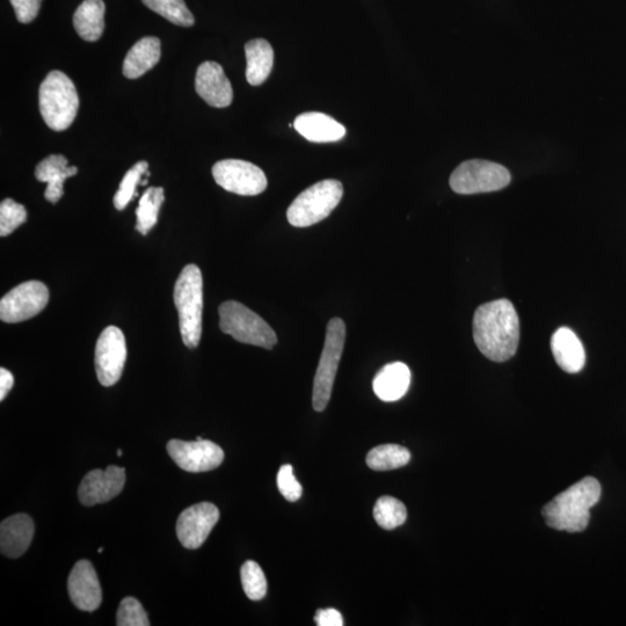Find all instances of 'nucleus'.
Returning a JSON list of instances; mask_svg holds the SVG:
<instances>
[{"instance_id": "nucleus-1", "label": "nucleus", "mask_w": 626, "mask_h": 626, "mask_svg": "<svg viewBox=\"0 0 626 626\" xmlns=\"http://www.w3.org/2000/svg\"><path fill=\"white\" fill-rule=\"evenodd\" d=\"M473 338L487 359L511 360L520 342V320L513 303L498 300L480 305L473 317Z\"/></svg>"}, {"instance_id": "nucleus-2", "label": "nucleus", "mask_w": 626, "mask_h": 626, "mask_svg": "<svg viewBox=\"0 0 626 626\" xmlns=\"http://www.w3.org/2000/svg\"><path fill=\"white\" fill-rule=\"evenodd\" d=\"M601 498V485L593 477L581 479L543 508L548 526L567 533H581L588 527L591 508Z\"/></svg>"}, {"instance_id": "nucleus-3", "label": "nucleus", "mask_w": 626, "mask_h": 626, "mask_svg": "<svg viewBox=\"0 0 626 626\" xmlns=\"http://www.w3.org/2000/svg\"><path fill=\"white\" fill-rule=\"evenodd\" d=\"M173 297L184 344L196 348L202 336L203 311V280L198 266L187 265L183 269L174 286Z\"/></svg>"}, {"instance_id": "nucleus-4", "label": "nucleus", "mask_w": 626, "mask_h": 626, "mask_svg": "<svg viewBox=\"0 0 626 626\" xmlns=\"http://www.w3.org/2000/svg\"><path fill=\"white\" fill-rule=\"evenodd\" d=\"M39 101L40 113L50 129L63 131L74 123L79 97L75 84L63 72L52 71L43 80Z\"/></svg>"}, {"instance_id": "nucleus-5", "label": "nucleus", "mask_w": 626, "mask_h": 626, "mask_svg": "<svg viewBox=\"0 0 626 626\" xmlns=\"http://www.w3.org/2000/svg\"><path fill=\"white\" fill-rule=\"evenodd\" d=\"M344 195V187L338 180H324L305 189L297 196L287 211L293 227L308 228L329 217Z\"/></svg>"}, {"instance_id": "nucleus-6", "label": "nucleus", "mask_w": 626, "mask_h": 626, "mask_svg": "<svg viewBox=\"0 0 626 626\" xmlns=\"http://www.w3.org/2000/svg\"><path fill=\"white\" fill-rule=\"evenodd\" d=\"M218 312L222 332L238 342L266 349H272L278 344V337L272 327L244 304L224 302Z\"/></svg>"}, {"instance_id": "nucleus-7", "label": "nucleus", "mask_w": 626, "mask_h": 626, "mask_svg": "<svg viewBox=\"0 0 626 626\" xmlns=\"http://www.w3.org/2000/svg\"><path fill=\"white\" fill-rule=\"evenodd\" d=\"M346 341L344 320L333 318L327 324L325 345L313 383L312 405L317 412H323L330 403L333 384L336 381L342 352Z\"/></svg>"}, {"instance_id": "nucleus-8", "label": "nucleus", "mask_w": 626, "mask_h": 626, "mask_svg": "<svg viewBox=\"0 0 626 626\" xmlns=\"http://www.w3.org/2000/svg\"><path fill=\"white\" fill-rule=\"evenodd\" d=\"M511 173L497 163L467 160L451 174L450 187L457 194L472 195L501 191L511 184Z\"/></svg>"}, {"instance_id": "nucleus-9", "label": "nucleus", "mask_w": 626, "mask_h": 626, "mask_svg": "<svg viewBox=\"0 0 626 626\" xmlns=\"http://www.w3.org/2000/svg\"><path fill=\"white\" fill-rule=\"evenodd\" d=\"M213 177L225 191L243 196L259 195L266 191L268 185L266 174L260 167L239 159H225L216 163Z\"/></svg>"}, {"instance_id": "nucleus-10", "label": "nucleus", "mask_w": 626, "mask_h": 626, "mask_svg": "<svg viewBox=\"0 0 626 626\" xmlns=\"http://www.w3.org/2000/svg\"><path fill=\"white\" fill-rule=\"evenodd\" d=\"M49 290L39 281L21 283L0 301V319L16 324L38 316L47 307Z\"/></svg>"}, {"instance_id": "nucleus-11", "label": "nucleus", "mask_w": 626, "mask_h": 626, "mask_svg": "<svg viewBox=\"0 0 626 626\" xmlns=\"http://www.w3.org/2000/svg\"><path fill=\"white\" fill-rule=\"evenodd\" d=\"M127 360L126 338L119 327L108 326L100 334L96 346V371L104 387L118 383Z\"/></svg>"}, {"instance_id": "nucleus-12", "label": "nucleus", "mask_w": 626, "mask_h": 626, "mask_svg": "<svg viewBox=\"0 0 626 626\" xmlns=\"http://www.w3.org/2000/svg\"><path fill=\"white\" fill-rule=\"evenodd\" d=\"M167 453L180 469L192 473L215 470L224 461L222 448L201 436L194 442L172 440L167 443Z\"/></svg>"}, {"instance_id": "nucleus-13", "label": "nucleus", "mask_w": 626, "mask_h": 626, "mask_svg": "<svg viewBox=\"0 0 626 626\" xmlns=\"http://www.w3.org/2000/svg\"><path fill=\"white\" fill-rule=\"evenodd\" d=\"M220 520V511L210 502L185 509L177 523L179 542L189 550L199 549Z\"/></svg>"}, {"instance_id": "nucleus-14", "label": "nucleus", "mask_w": 626, "mask_h": 626, "mask_svg": "<svg viewBox=\"0 0 626 626\" xmlns=\"http://www.w3.org/2000/svg\"><path fill=\"white\" fill-rule=\"evenodd\" d=\"M126 484V471L111 465L106 470H93L79 486L78 497L84 506L105 504L118 497Z\"/></svg>"}, {"instance_id": "nucleus-15", "label": "nucleus", "mask_w": 626, "mask_h": 626, "mask_svg": "<svg viewBox=\"0 0 626 626\" xmlns=\"http://www.w3.org/2000/svg\"><path fill=\"white\" fill-rule=\"evenodd\" d=\"M69 595L79 610L92 613L103 601V592L96 570L89 560H80L72 569L68 580Z\"/></svg>"}, {"instance_id": "nucleus-16", "label": "nucleus", "mask_w": 626, "mask_h": 626, "mask_svg": "<svg viewBox=\"0 0 626 626\" xmlns=\"http://www.w3.org/2000/svg\"><path fill=\"white\" fill-rule=\"evenodd\" d=\"M195 89L199 96L210 106L229 107L234 99L230 80L216 62L202 63L196 72Z\"/></svg>"}, {"instance_id": "nucleus-17", "label": "nucleus", "mask_w": 626, "mask_h": 626, "mask_svg": "<svg viewBox=\"0 0 626 626\" xmlns=\"http://www.w3.org/2000/svg\"><path fill=\"white\" fill-rule=\"evenodd\" d=\"M34 523L27 514H16L0 526V550L4 556L19 558L33 541Z\"/></svg>"}, {"instance_id": "nucleus-18", "label": "nucleus", "mask_w": 626, "mask_h": 626, "mask_svg": "<svg viewBox=\"0 0 626 626\" xmlns=\"http://www.w3.org/2000/svg\"><path fill=\"white\" fill-rule=\"evenodd\" d=\"M551 351L557 365L566 373L577 374L586 363L585 348L569 327H560L551 338Z\"/></svg>"}, {"instance_id": "nucleus-19", "label": "nucleus", "mask_w": 626, "mask_h": 626, "mask_svg": "<svg viewBox=\"0 0 626 626\" xmlns=\"http://www.w3.org/2000/svg\"><path fill=\"white\" fill-rule=\"evenodd\" d=\"M294 128L313 143L338 142L346 135V128L331 116L309 112L297 116Z\"/></svg>"}, {"instance_id": "nucleus-20", "label": "nucleus", "mask_w": 626, "mask_h": 626, "mask_svg": "<svg viewBox=\"0 0 626 626\" xmlns=\"http://www.w3.org/2000/svg\"><path fill=\"white\" fill-rule=\"evenodd\" d=\"M68 159L62 155H52L43 159L36 166L35 178L40 183H47L45 198L50 203H57L61 200L64 189V181L76 176L78 169L76 166H68Z\"/></svg>"}, {"instance_id": "nucleus-21", "label": "nucleus", "mask_w": 626, "mask_h": 626, "mask_svg": "<svg viewBox=\"0 0 626 626\" xmlns=\"http://www.w3.org/2000/svg\"><path fill=\"white\" fill-rule=\"evenodd\" d=\"M411 384V370L403 362H392L384 366L374 378L375 395L383 402L402 399Z\"/></svg>"}, {"instance_id": "nucleus-22", "label": "nucleus", "mask_w": 626, "mask_h": 626, "mask_svg": "<svg viewBox=\"0 0 626 626\" xmlns=\"http://www.w3.org/2000/svg\"><path fill=\"white\" fill-rule=\"evenodd\" d=\"M160 56H162V48H160L159 39L148 36L138 41L126 56L125 63H123V75L129 79L142 77L155 67Z\"/></svg>"}, {"instance_id": "nucleus-23", "label": "nucleus", "mask_w": 626, "mask_h": 626, "mask_svg": "<svg viewBox=\"0 0 626 626\" xmlns=\"http://www.w3.org/2000/svg\"><path fill=\"white\" fill-rule=\"evenodd\" d=\"M245 54L247 61L246 79L252 86L265 83L273 70L274 50L264 39L252 40L246 43Z\"/></svg>"}, {"instance_id": "nucleus-24", "label": "nucleus", "mask_w": 626, "mask_h": 626, "mask_svg": "<svg viewBox=\"0 0 626 626\" xmlns=\"http://www.w3.org/2000/svg\"><path fill=\"white\" fill-rule=\"evenodd\" d=\"M105 3L103 0H84L74 16L76 32L87 42L98 41L105 29Z\"/></svg>"}, {"instance_id": "nucleus-25", "label": "nucleus", "mask_w": 626, "mask_h": 626, "mask_svg": "<svg viewBox=\"0 0 626 626\" xmlns=\"http://www.w3.org/2000/svg\"><path fill=\"white\" fill-rule=\"evenodd\" d=\"M411 460L409 450L398 444H383L371 449L367 455V464L375 471H390L405 467Z\"/></svg>"}, {"instance_id": "nucleus-26", "label": "nucleus", "mask_w": 626, "mask_h": 626, "mask_svg": "<svg viewBox=\"0 0 626 626\" xmlns=\"http://www.w3.org/2000/svg\"><path fill=\"white\" fill-rule=\"evenodd\" d=\"M165 200L164 188L151 187L145 191L136 210V230L147 236L158 222L160 207Z\"/></svg>"}, {"instance_id": "nucleus-27", "label": "nucleus", "mask_w": 626, "mask_h": 626, "mask_svg": "<svg viewBox=\"0 0 626 626\" xmlns=\"http://www.w3.org/2000/svg\"><path fill=\"white\" fill-rule=\"evenodd\" d=\"M374 518L383 529H396L403 526L407 519L406 507L396 498L382 497L376 501Z\"/></svg>"}, {"instance_id": "nucleus-28", "label": "nucleus", "mask_w": 626, "mask_h": 626, "mask_svg": "<svg viewBox=\"0 0 626 626\" xmlns=\"http://www.w3.org/2000/svg\"><path fill=\"white\" fill-rule=\"evenodd\" d=\"M150 10L169 20L170 23L183 27H192L195 19L184 0H142Z\"/></svg>"}, {"instance_id": "nucleus-29", "label": "nucleus", "mask_w": 626, "mask_h": 626, "mask_svg": "<svg viewBox=\"0 0 626 626\" xmlns=\"http://www.w3.org/2000/svg\"><path fill=\"white\" fill-rule=\"evenodd\" d=\"M147 162H140L131 167V169L123 177L118 192L114 196V206L118 210L125 209L131 201L138 195L136 187L142 185V177L149 171Z\"/></svg>"}, {"instance_id": "nucleus-30", "label": "nucleus", "mask_w": 626, "mask_h": 626, "mask_svg": "<svg viewBox=\"0 0 626 626\" xmlns=\"http://www.w3.org/2000/svg\"><path fill=\"white\" fill-rule=\"evenodd\" d=\"M240 578H242V585L247 598L252 601H260L265 598L267 580L264 571L256 562H252V560L246 562L240 570Z\"/></svg>"}, {"instance_id": "nucleus-31", "label": "nucleus", "mask_w": 626, "mask_h": 626, "mask_svg": "<svg viewBox=\"0 0 626 626\" xmlns=\"http://www.w3.org/2000/svg\"><path fill=\"white\" fill-rule=\"evenodd\" d=\"M27 220V211L12 199H6L0 205V236H10L14 230Z\"/></svg>"}, {"instance_id": "nucleus-32", "label": "nucleus", "mask_w": 626, "mask_h": 626, "mask_svg": "<svg viewBox=\"0 0 626 626\" xmlns=\"http://www.w3.org/2000/svg\"><path fill=\"white\" fill-rule=\"evenodd\" d=\"M116 624L119 626H149L150 622L140 601L135 598H126L120 603Z\"/></svg>"}, {"instance_id": "nucleus-33", "label": "nucleus", "mask_w": 626, "mask_h": 626, "mask_svg": "<svg viewBox=\"0 0 626 626\" xmlns=\"http://www.w3.org/2000/svg\"><path fill=\"white\" fill-rule=\"evenodd\" d=\"M278 487L283 497L294 502L302 497V485L296 479L291 465L286 464L281 467L278 473Z\"/></svg>"}, {"instance_id": "nucleus-34", "label": "nucleus", "mask_w": 626, "mask_h": 626, "mask_svg": "<svg viewBox=\"0 0 626 626\" xmlns=\"http://www.w3.org/2000/svg\"><path fill=\"white\" fill-rule=\"evenodd\" d=\"M21 24H29L38 17L42 0H10Z\"/></svg>"}, {"instance_id": "nucleus-35", "label": "nucleus", "mask_w": 626, "mask_h": 626, "mask_svg": "<svg viewBox=\"0 0 626 626\" xmlns=\"http://www.w3.org/2000/svg\"><path fill=\"white\" fill-rule=\"evenodd\" d=\"M315 621L318 626H342L344 618L336 609H320L317 611Z\"/></svg>"}, {"instance_id": "nucleus-36", "label": "nucleus", "mask_w": 626, "mask_h": 626, "mask_svg": "<svg viewBox=\"0 0 626 626\" xmlns=\"http://www.w3.org/2000/svg\"><path fill=\"white\" fill-rule=\"evenodd\" d=\"M14 377L9 370L0 369V400H4L13 388Z\"/></svg>"}, {"instance_id": "nucleus-37", "label": "nucleus", "mask_w": 626, "mask_h": 626, "mask_svg": "<svg viewBox=\"0 0 626 626\" xmlns=\"http://www.w3.org/2000/svg\"><path fill=\"white\" fill-rule=\"evenodd\" d=\"M118 456H119V457H121V456H122V450H121V449H119V450H118Z\"/></svg>"}, {"instance_id": "nucleus-38", "label": "nucleus", "mask_w": 626, "mask_h": 626, "mask_svg": "<svg viewBox=\"0 0 626 626\" xmlns=\"http://www.w3.org/2000/svg\"><path fill=\"white\" fill-rule=\"evenodd\" d=\"M103 551H104V549H103V548H100V549L98 550V552H99V553H101V552H103Z\"/></svg>"}]
</instances>
